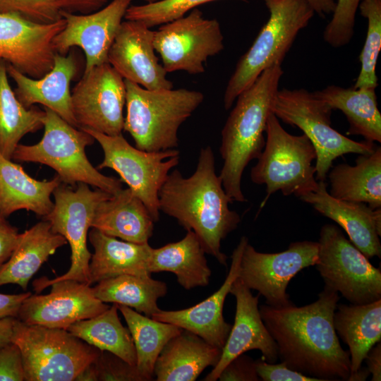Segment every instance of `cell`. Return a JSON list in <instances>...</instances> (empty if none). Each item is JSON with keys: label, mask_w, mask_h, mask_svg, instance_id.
Masks as SVG:
<instances>
[{"label": "cell", "mask_w": 381, "mask_h": 381, "mask_svg": "<svg viewBox=\"0 0 381 381\" xmlns=\"http://www.w3.org/2000/svg\"><path fill=\"white\" fill-rule=\"evenodd\" d=\"M53 195L54 207L43 219L49 222L53 232L63 236L69 243L71 266L65 274L54 279L44 277L35 279L32 286L36 294L49 287L51 283L64 279L90 284L89 264L92 253L87 246L88 230L98 205L111 195L98 188L92 190L84 183H78L75 190L61 183Z\"/></svg>", "instance_id": "obj_10"}, {"label": "cell", "mask_w": 381, "mask_h": 381, "mask_svg": "<svg viewBox=\"0 0 381 381\" xmlns=\"http://www.w3.org/2000/svg\"><path fill=\"white\" fill-rule=\"evenodd\" d=\"M16 318L8 317L0 319V348L12 342Z\"/></svg>", "instance_id": "obj_49"}, {"label": "cell", "mask_w": 381, "mask_h": 381, "mask_svg": "<svg viewBox=\"0 0 381 381\" xmlns=\"http://www.w3.org/2000/svg\"><path fill=\"white\" fill-rule=\"evenodd\" d=\"M31 294L30 292L18 294L0 293V319L8 317L17 318L22 303Z\"/></svg>", "instance_id": "obj_46"}, {"label": "cell", "mask_w": 381, "mask_h": 381, "mask_svg": "<svg viewBox=\"0 0 381 381\" xmlns=\"http://www.w3.org/2000/svg\"><path fill=\"white\" fill-rule=\"evenodd\" d=\"M158 196L159 210L176 219L186 231H193L205 253L226 267L228 258L221 250V242L237 228L241 217L229 209L234 200L216 174L211 147L200 150L190 176L184 178L178 169L169 172Z\"/></svg>", "instance_id": "obj_2"}, {"label": "cell", "mask_w": 381, "mask_h": 381, "mask_svg": "<svg viewBox=\"0 0 381 381\" xmlns=\"http://www.w3.org/2000/svg\"><path fill=\"white\" fill-rule=\"evenodd\" d=\"M63 11L70 13L87 14L96 11L111 0H61Z\"/></svg>", "instance_id": "obj_47"}, {"label": "cell", "mask_w": 381, "mask_h": 381, "mask_svg": "<svg viewBox=\"0 0 381 381\" xmlns=\"http://www.w3.org/2000/svg\"><path fill=\"white\" fill-rule=\"evenodd\" d=\"M358 9L367 19L368 28L359 56L361 69L353 87L375 89L378 85L376 65L381 49V0H363Z\"/></svg>", "instance_id": "obj_37"}, {"label": "cell", "mask_w": 381, "mask_h": 381, "mask_svg": "<svg viewBox=\"0 0 381 381\" xmlns=\"http://www.w3.org/2000/svg\"><path fill=\"white\" fill-rule=\"evenodd\" d=\"M338 294L325 286L316 301L304 306H260L279 358L288 368L322 381L349 380L350 355L342 349L333 321Z\"/></svg>", "instance_id": "obj_1"}, {"label": "cell", "mask_w": 381, "mask_h": 381, "mask_svg": "<svg viewBox=\"0 0 381 381\" xmlns=\"http://www.w3.org/2000/svg\"><path fill=\"white\" fill-rule=\"evenodd\" d=\"M313 7L315 13L319 16L325 18L326 15L333 13L336 2L334 0H308Z\"/></svg>", "instance_id": "obj_50"}, {"label": "cell", "mask_w": 381, "mask_h": 381, "mask_svg": "<svg viewBox=\"0 0 381 381\" xmlns=\"http://www.w3.org/2000/svg\"><path fill=\"white\" fill-rule=\"evenodd\" d=\"M313 94L332 110L342 111L349 123L348 135H361L370 142H381V114L375 89L332 85Z\"/></svg>", "instance_id": "obj_32"}, {"label": "cell", "mask_w": 381, "mask_h": 381, "mask_svg": "<svg viewBox=\"0 0 381 381\" xmlns=\"http://www.w3.org/2000/svg\"><path fill=\"white\" fill-rule=\"evenodd\" d=\"M318 242L315 266L326 286L355 305L381 299L380 269L374 267L337 226L323 225Z\"/></svg>", "instance_id": "obj_12"}, {"label": "cell", "mask_w": 381, "mask_h": 381, "mask_svg": "<svg viewBox=\"0 0 381 381\" xmlns=\"http://www.w3.org/2000/svg\"><path fill=\"white\" fill-rule=\"evenodd\" d=\"M259 378L263 381H322L292 370L284 363H270L262 358L255 361Z\"/></svg>", "instance_id": "obj_42"}, {"label": "cell", "mask_w": 381, "mask_h": 381, "mask_svg": "<svg viewBox=\"0 0 381 381\" xmlns=\"http://www.w3.org/2000/svg\"><path fill=\"white\" fill-rule=\"evenodd\" d=\"M153 44L167 73L205 72L207 59L224 49V35L217 19L204 17L198 8L162 24L154 31Z\"/></svg>", "instance_id": "obj_13"}, {"label": "cell", "mask_w": 381, "mask_h": 381, "mask_svg": "<svg viewBox=\"0 0 381 381\" xmlns=\"http://www.w3.org/2000/svg\"><path fill=\"white\" fill-rule=\"evenodd\" d=\"M327 176L332 197L381 208L380 146L370 154L360 155L353 166L343 163L332 167Z\"/></svg>", "instance_id": "obj_30"}, {"label": "cell", "mask_w": 381, "mask_h": 381, "mask_svg": "<svg viewBox=\"0 0 381 381\" xmlns=\"http://www.w3.org/2000/svg\"><path fill=\"white\" fill-rule=\"evenodd\" d=\"M220 381H258L255 361L243 353L232 359L218 377Z\"/></svg>", "instance_id": "obj_44"}, {"label": "cell", "mask_w": 381, "mask_h": 381, "mask_svg": "<svg viewBox=\"0 0 381 381\" xmlns=\"http://www.w3.org/2000/svg\"><path fill=\"white\" fill-rule=\"evenodd\" d=\"M75 380L146 381L136 365L107 351H100L95 360L78 375Z\"/></svg>", "instance_id": "obj_39"}, {"label": "cell", "mask_w": 381, "mask_h": 381, "mask_svg": "<svg viewBox=\"0 0 381 381\" xmlns=\"http://www.w3.org/2000/svg\"><path fill=\"white\" fill-rule=\"evenodd\" d=\"M337 308L334 326L349 346L351 363L349 381H353L370 349L380 341L381 299L361 305L340 304Z\"/></svg>", "instance_id": "obj_29"}, {"label": "cell", "mask_w": 381, "mask_h": 381, "mask_svg": "<svg viewBox=\"0 0 381 381\" xmlns=\"http://www.w3.org/2000/svg\"><path fill=\"white\" fill-rule=\"evenodd\" d=\"M24 368L19 347L13 341L0 348V381L24 380Z\"/></svg>", "instance_id": "obj_43"}, {"label": "cell", "mask_w": 381, "mask_h": 381, "mask_svg": "<svg viewBox=\"0 0 381 381\" xmlns=\"http://www.w3.org/2000/svg\"><path fill=\"white\" fill-rule=\"evenodd\" d=\"M125 80L123 131L138 149L157 152L178 147V131L204 100L202 92L186 88L150 90Z\"/></svg>", "instance_id": "obj_4"}, {"label": "cell", "mask_w": 381, "mask_h": 381, "mask_svg": "<svg viewBox=\"0 0 381 381\" xmlns=\"http://www.w3.org/2000/svg\"><path fill=\"white\" fill-rule=\"evenodd\" d=\"M248 243L246 236L241 238L232 253L230 269L224 282L211 296L188 308L160 310L151 318L189 331L222 350L231 328L223 317L224 303L233 283L238 277L242 254Z\"/></svg>", "instance_id": "obj_21"}, {"label": "cell", "mask_w": 381, "mask_h": 381, "mask_svg": "<svg viewBox=\"0 0 381 381\" xmlns=\"http://www.w3.org/2000/svg\"><path fill=\"white\" fill-rule=\"evenodd\" d=\"M222 350L185 329L171 339L157 357V381H194L207 367L217 364Z\"/></svg>", "instance_id": "obj_26"}, {"label": "cell", "mask_w": 381, "mask_h": 381, "mask_svg": "<svg viewBox=\"0 0 381 381\" xmlns=\"http://www.w3.org/2000/svg\"><path fill=\"white\" fill-rule=\"evenodd\" d=\"M154 223L144 203L128 188L98 205L91 228L123 241L145 243L152 236Z\"/></svg>", "instance_id": "obj_24"}, {"label": "cell", "mask_w": 381, "mask_h": 381, "mask_svg": "<svg viewBox=\"0 0 381 381\" xmlns=\"http://www.w3.org/2000/svg\"><path fill=\"white\" fill-rule=\"evenodd\" d=\"M7 72L16 83L15 95L25 107L40 104L78 128L71 105V83L78 72L73 52L66 55L55 53L52 68L40 78H30L8 64Z\"/></svg>", "instance_id": "obj_22"}, {"label": "cell", "mask_w": 381, "mask_h": 381, "mask_svg": "<svg viewBox=\"0 0 381 381\" xmlns=\"http://www.w3.org/2000/svg\"><path fill=\"white\" fill-rule=\"evenodd\" d=\"M18 236V229L0 215V267L11 256Z\"/></svg>", "instance_id": "obj_45"}, {"label": "cell", "mask_w": 381, "mask_h": 381, "mask_svg": "<svg viewBox=\"0 0 381 381\" xmlns=\"http://www.w3.org/2000/svg\"><path fill=\"white\" fill-rule=\"evenodd\" d=\"M132 0H111L102 8L80 14L61 11L65 26L54 38L55 53L66 55L73 47L85 56L84 73L108 62V53Z\"/></svg>", "instance_id": "obj_17"}, {"label": "cell", "mask_w": 381, "mask_h": 381, "mask_svg": "<svg viewBox=\"0 0 381 381\" xmlns=\"http://www.w3.org/2000/svg\"><path fill=\"white\" fill-rule=\"evenodd\" d=\"M65 26L61 18L50 23L30 20L16 13H0V59L32 78L53 67V40Z\"/></svg>", "instance_id": "obj_16"}, {"label": "cell", "mask_w": 381, "mask_h": 381, "mask_svg": "<svg viewBox=\"0 0 381 381\" xmlns=\"http://www.w3.org/2000/svg\"><path fill=\"white\" fill-rule=\"evenodd\" d=\"M265 133L264 148L250 171L251 181L266 186V196L260 209L277 191L284 196L300 198L314 191L318 185L312 164L316 152L306 135L288 133L273 112L267 119Z\"/></svg>", "instance_id": "obj_7"}, {"label": "cell", "mask_w": 381, "mask_h": 381, "mask_svg": "<svg viewBox=\"0 0 381 381\" xmlns=\"http://www.w3.org/2000/svg\"><path fill=\"white\" fill-rule=\"evenodd\" d=\"M299 198L339 225L350 241L368 258H380L381 208L373 209L363 202L337 199L327 191L325 181H318L314 191Z\"/></svg>", "instance_id": "obj_23"}, {"label": "cell", "mask_w": 381, "mask_h": 381, "mask_svg": "<svg viewBox=\"0 0 381 381\" xmlns=\"http://www.w3.org/2000/svg\"><path fill=\"white\" fill-rule=\"evenodd\" d=\"M102 148L104 158L97 169L109 168L120 176L149 210L155 222L159 219V191L170 171L180 160L176 149L157 152L141 150L132 146L123 136L108 135L87 128Z\"/></svg>", "instance_id": "obj_11"}, {"label": "cell", "mask_w": 381, "mask_h": 381, "mask_svg": "<svg viewBox=\"0 0 381 381\" xmlns=\"http://www.w3.org/2000/svg\"><path fill=\"white\" fill-rule=\"evenodd\" d=\"M118 310L117 305L113 303L100 314L78 321L66 330L97 349L111 352L136 365L133 340L128 328L121 322Z\"/></svg>", "instance_id": "obj_36"}, {"label": "cell", "mask_w": 381, "mask_h": 381, "mask_svg": "<svg viewBox=\"0 0 381 381\" xmlns=\"http://www.w3.org/2000/svg\"><path fill=\"white\" fill-rule=\"evenodd\" d=\"M152 273H174L178 283L185 289L206 286L210 283L211 270L205 252L195 234L187 231L180 241L169 243L158 248H152L149 260Z\"/></svg>", "instance_id": "obj_31"}, {"label": "cell", "mask_w": 381, "mask_h": 381, "mask_svg": "<svg viewBox=\"0 0 381 381\" xmlns=\"http://www.w3.org/2000/svg\"><path fill=\"white\" fill-rule=\"evenodd\" d=\"M363 0H337L330 21L326 25L323 38L334 48L349 44L353 35L356 11Z\"/></svg>", "instance_id": "obj_40"}, {"label": "cell", "mask_w": 381, "mask_h": 381, "mask_svg": "<svg viewBox=\"0 0 381 381\" xmlns=\"http://www.w3.org/2000/svg\"><path fill=\"white\" fill-rule=\"evenodd\" d=\"M270 16L248 51L238 61L224 94L229 109L237 97L267 68L282 64L299 32L315 14L308 0H263Z\"/></svg>", "instance_id": "obj_6"}, {"label": "cell", "mask_w": 381, "mask_h": 381, "mask_svg": "<svg viewBox=\"0 0 381 381\" xmlns=\"http://www.w3.org/2000/svg\"><path fill=\"white\" fill-rule=\"evenodd\" d=\"M96 298L104 303L128 306L140 313L152 317L161 309L159 298L167 293V286L151 276L122 274L103 279L92 287Z\"/></svg>", "instance_id": "obj_34"}, {"label": "cell", "mask_w": 381, "mask_h": 381, "mask_svg": "<svg viewBox=\"0 0 381 381\" xmlns=\"http://www.w3.org/2000/svg\"><path fill=\"white\" fill-rule=\"evenodd\" d=\"M66 243V238L53 232L49 222L44 219L19 234L11 256L0 267V286L14 284L25 291L43 263Z\"/></svg>", "instance_id": "obj_28"}, {"label": "cell", "mask_w": 381, "mask_h": 381, "mask_svg": "<svg viewBox=\"0 0 381 381\" xmlns=\"http://www.w3.org/2000/svg\"><path fill=\"white\" fill-rule=\"evenodd\" d=\"M318 242H292L288 249L274 253L257 251L249 243L244 248L238 279L250 290L263 296L267 305L283 307L292 303L286 293L290 280L303 269L315 265Z\"/></svg>", "instance_id": "obj_14"}, {"label": "cell", "mask_w": 381, "mask_h": 381, "mask_svg": "<svg viewBox=\"0 0 381 381\" xmlns=\"http://www.w3.org/2000/svg\"><path fill=\"white\" fill-rule=\"evenodd\" d=\"M48 294H31L21 304L17 319L28 325L67 329L109 308L93 294L90 284L72 279L52 282Z\"/></svg>", "instance_id": "obj_18"}, {"label": "cell", "mask_w": 381, "mask_h": 381, "mask_svg": "<svg viewBox=\"0 0 381 381\" xmlns=\"http://www.w3.org/2000/svg\"><path fill=\"white\" fill-rule=\"evenodd\" d=\"M154 31L140 21L121 23L108 53V63L126 80L145 89L173 88L159 62L153 44Z\"/></svg>", "instance_id": "obj_19"}, {"label": "cell", "mask_w": 381, "mask_h": 381, "mask_svg": "<svg viewBox=\"0 0 381 381\" xmlns=\"http://www.w3.org/2000/svg\"><path fill=\"white\" fill-rule=\"evenodd\" d=\"M12 341L20 349L25 381H73L100 353L66 329L16 318Z\"/></svg>", "instance_id": "obj_8"}, {"label": "cell", "mask_w": 381, "mask_h": 381, "mask_svg": "<svg viewBox=\"0 0 381 381\" xmlns=\"http://www.w3.org/2000/svg\"><path fill=\"white\" fill-rule=\"evenodd\" d=\"M142 1H144L145 4H151V3L156 2L159 0H142Z\"/></svg>", "instance_id": "obj_51"}, {"label": "cell", "mask_w": 381, "mask_h": 381, "mask_svg": "<svg viewBox=\"0 0 381 381\" xmlns=\"http://www.w3.org/2000/svg\"><path fill=\"white\" fill-rule=\"evenodd\" d=\"M44 135L36 144H19L12 156L18 162L40 163L54 169L62 183H84L111 195L122 189V181L101 174L88 160L85 148L94 138L44 107Z\"/></svg>", "instance_id": "obj_5"}, {"label": "cell", "mask_w": 381, "mask_h": 381, "mask_svg": "<svg viewBox=\"0 0 381 381\" xmlns=\"http://www.w3.org/2000/svg\"><path fill=\"white\" fill-rule=\"evenodd\" d=\"M368 368L372 374L373 381L381 380V344L380 341L374 345L367 353L365 359Z\"/></svg>", "instance_id": "obj_48"}, {"label": "cell", "mask_w": 381, "mask_h": 381, "mask_svg": "<svg viewBox=\"0 0 381 381\" xmlns=\"http://www.w3.org/2000/svg\"><path fill=\"white\" fill-rule=\"evenodd\" d=\"M332 110L304 88L279 90L272 112L284 123L301 129L312 143L316 152L315 179L325 181L333 162L345 154L373 152V142L353 140L331 126Z\"/></svg>", "instance_id": "obj_9"}, {"label": "cell", "mask_w": 381, "mask_h": 381, "mask_svg": "<svg viewBox=\"0 0 381 381\" xmlns=\"http://www.w3.org/2000/svg\"><path fill=\"white\" fill-rule=\"evenodd\" d=\"M88 238L94 248L89 264L90 284L122 274L151 276L148 243H135L118 240L92 228Z\"/></svg>", "instance_id": "obj_25"}, {"label": "cell", "mask_w": 381, "mask_h": 381, "mask_svg": "<svg viewBox=\"0 0 381 381\" xmlns=\"http://www.w3.org/2000/svg\"><path fill=\"white\" fill-rule=\"evenodd\" d=\"M7 63L0 59V153L12 159L21 138L43 128L44 110L25 107L8 79Z\"/></svg>", "instance_id": "obj_33"}, {"label": "cell", "mask_w": 381, "mask_h": 381, "mask_svg": "<svg viewBox=\"0 0 381 381\" xmlns=\"http://www.w3.org/2000/svg\"><path fill=\"white\" fill-rule=\"evenodd\" d=\"M117 307L126 322L133 340L136 367L146 381L152 380L157 357L166 344L179 334L183 329L143 315L128 306L117 305Z\"/></svg>", "instance_id": "obj_35"}, {"label": "cell", "mask_w": 381, "mask_h": 381, "mask_svg": "<svg viewBox=\"0 0 381 381\" xmlns=\"http://www.w3.org/2000/svg\"><path fill=\"white\" fill-rule=\"evenodd\" d=\"M230 294L236 298L234 323L222 349L220 358L203 380L216 381L225 366L234 358L250 350H259L262 358L274 363L277 359V344L261 318L258 308L260 294L254 296L238 277L233 283Z\"/></svg>", "instance_id": "obj_20"}, {"label": "cell", "mask_w": 381, "mask_h": 381, "mask_svg": "<svg viewBox=\"0 0 381 381\" xmlns=\"http://www.w3.org/2000/svg\"><path fill=\"white\" fill-rule=\"evenodd\" d=\"M61 0H0V13H16L41 23H50L61 18Z\"/></svg>", "instance_id": "obj_41"}, {"label": "cell", "mask_w": 381, "mask_h": 381, "mask_svg": "<svg viewBox=\"0 0 381 381\" xmlns=\"http://www.w3.org/2000/svg\"><path fill=\"white\" fill-rule=\"evenodd\" d=\"M283 73L282 64L265 69L237 97L222 130L219 152L223 166L219 176L234 201H246L241 188L243 173L264 148V133Z\"/></svg>", "instance_id": "obj_3"}, {"label": "cell", "mask_w": 381, "mask_h": 381, "mask_svg": "<svg viewBox=\"0 0 381 381\" xmlns=\"http://www.w3.org/2000/svg\"><path fill=\"white\" fill-rule=\"evenodd\" d=\"M124 79L108 63L84 73L71 91L72 110L78 128L108 135L123 129Z\"/></svg>", "instance_id": "obj_15"}, {"label": "cell", "mask_w": 381, "mask_h": 381, "mask_svg": "<svg viewBox=\"0 0 381 381\" xmlns=\"http://www.w3.org/2000/svg\"><path fill=\"white\" fill-rule=\"evenodd\" d=\"M61 183L57 175L49 181H37L0 153V215L6 218L20 210L47 215L54 207L51 195Z\"/></svg>", "instance_id": "obj_27"}, {"label": "cell", "mask_w": 381, "mask_h": 381, "mask_svg": "<svg viewBox=\"0 0 381 381\" xmlns=\"http://www.w3.org/2000/svg\"><path fill=\"white\" fill-rule=\"evenodd\" d=\"M217 0H159L151 4L130 5L124 19L140 21L151 28L181 18L193 8Z\"/></svg>", "instance_id": "obj_38"}]
</instances>
